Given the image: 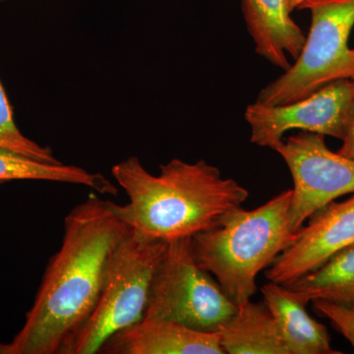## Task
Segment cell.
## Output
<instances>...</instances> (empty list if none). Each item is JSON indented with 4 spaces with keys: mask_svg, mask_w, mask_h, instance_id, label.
<instances>
[{
    "mask_svg": "<svg viewBox=\"0 0 354 354\" xmlns=\"http://www.w3.org/2000/svg\"><path fill=\"white\" fill-rule=\"evenodd\" d=\"M130 230L118 205L95 194L70 211L13 354L60 353L95 308L109 261Z\"/></svg>",
    "mask_w": 354,
    "mask_h": 354,
    "instance_id": "1",
    "label": "cell"
},
{
    "mask_svg": "<svg viewBox=\"0 0 354 354\" xmlns=\"http://www.w3.org/2000/svg\"><path fill=\"white\" fill-rule=\"evenodd\" d=\"M160 169L153 176L136 157L111 169L128 197L127 204L118 205L121 216L132 230L151 239H191L249 197L246 188L225 178L218 167L204 160L190 164L174 158Z\"/></svg>",
    "mask_w": 354,
    "mask_h": 354,
    "instance_id": "2",
    "label": "cell"
},
{
    "mask_svg": "<svg viewBox=\"0 0 354 354\" xmlns=\"http://www.w3.org/2000/svg\"><path fill=\"white\" fill-rule=\"evenodd\" d=\"M292 191L254 209H230L215 225L191 237L198 265L215 277L225 295L241 305L255 295L256 279L290 245Z\"/></svg>",
    "mask_w": 354,
    "mask_h": 354,
    "instance_id": "3",
    "label": "cell"
},
{
    "mask_svg": "<svg viewBox=\"0 0 354 354\" xmlns=\"http://www.w3.org/2000/svg\"><path fill=\"white\" fill-rule=\"evenodd\" d=\"M167 245L130 230L109 261L95 308L59 354L99 353L111 335L144 318L153 274Z\"/></svg>",
    "mask_w": 354,
    "mask_h": 354,
    "instance_id": "4",
    "label": "cell"
},
{
    "mask_svg": "<svg viewBox=\"0 0 354 354\" xmlns=\"http://www.w3.org/2000/svg\"><path fill=\"white\" fill-rule=\"evenodd\" d=\"M299 9L311 12L304 48L290 69L261 90L258 104H291L334 81L354 79V50L348 46L354 0H306Z\"/></svg>",
    "mask_w": 354,
    "mask_h": 354,
    "instance_id": "5",
    "label": "cell"
},
{
    "mask_svg": "<svg viewBox=\"0 0 354 354\" xmlns=\"http://www.w3.org/2000/svg\"><path fill=\"white\" fill-rule=\"evenodd\" d=\"M236 308L218 281L198 265L189 237L169 242L153 274L144 317L218 333Z\"/></svg>",
    "mask_w": 354,
    "mask_h": 354,
    "instance_id": "6",
    "label": "cell"
},
{
    "mask_svg": "<svg viewBox=\"0 0 354 354\" xmlns=\"http://www.w3.org/2000/svg\"><path fill=\"white\" fill-rule=\"evenodd\" d=\"M274 151L285 160L295 184L290 208L295 234L319 209L337 198L354 194V160L332 152L324 135L300 131Z\"/></svg>",
    "mask_w": 354,
    "mask_h": 354,
    "instance_id": "7",
    "label": "cell"
},
{
    "mask_svg": "<svg viewBox=\"0 0 354 354\" xmlns=\"http://www.w3.org/2000/svg\"><path fill=\"white\" fill-rule=\"evenodd\" d=\"M353 102L354 79H341L291 104H249L244 118L250 127V141L274 150L292 129L344 139Z\"/></svg>",
    "mask_w": 354,
    "mask_h": 354,
    "instance_id": "8",
    "label": "cell"
},
{
    "mask_svg": "<svg viewBox=\"0 0 354 354\" xmlns=\"http://www.w3.org/2000/svg\"><path fill=\"white\" fill-rule=\"evenodd\" d=\"M308 220L268 268L265 276L270 281L291 283L354 243V195L344 202H330Z\"/></svg>",
    "mask_w": 354,
    "mask_h": 354,
    "instance_id": "9",
    "label": "cell"
},
{
    "mask_svg": "<svg viewBox=\"0 0 354 354\" xmlns=\"http://www.w3.org/2000/svg\"><path fill=\"white\" fill-rule=\"evenodd\" d=\"M102 354H225L218 333L201 332L167 319L144 317L102 344Z\"/></svg>",
    "mask_w": 354,
    "mask_h": 354,
    "instance_id": "10",
    "label": "cell"
},
{
    "mask_svg": "<svg viewBox=\"0 0 354 354\" xmlns=\"http://www.w3.org/2000/svg\"><path fill=\"white\" fill-rule=\"evenodd\" d=\"M241 9L256 53L283 71L290 69L286 55L297 59L306 36L291 18L288 0H241Z\"/></svg>",
    "mask_w": 354,
    "mask_h": 354,
    "instance_id": "11",
    "label": "cell"
},
{
    "mask_svg": "<svg viewBox=\"0 0 354 354\" xmlns=\"http://www.w3.org/2000/svg\"><path fill=\"white\" fill-rule=\"evenodd\" d=\"M261 292L290 354L342 353L330 346L327 328L307 313V304L288 286L270 281L262 286Z\"/></svg>",
    "mask_w": 354,
    "mask_h": 354,
    "instance_id": "12",
    "label": "cell"
},
{
    "mask_svg": "<svg viewBox=\"0 0 354 354\" xmlns=\"http://www.w3.org/2000/svg\"><path fill=\"white\" fill-rule=\"evenodd\" d=\"M220 342L228 354H290L276 319L265 302L250 300L218 330Z\"/></svg>",
    "mask_w": 354,
    "mask_h": 354,
    "instance_id": "13",
    "label": "cell"
},
{
    "mask_svg": "<svg viewBox=\"0 0 354 354\" xmlns=\"http://www.w3.org/2000/svg\"><path fill=\"white\" fill-rule=\"evenodd\" d=\"M285 286L305 304L324 300L354 310V243L335 253L318 269Z\"/></svg>",
    "mask_w": 354,
    "mask_h": 354,
    "instance_id": "14",
    "label": "cell"
},
{
    "mask_svg": "<svg viewBox=\"0 0 354 354\" xmlns=\"http://www.w3.org/2000/svg\"><path fill=\"white\" fill-rule=\"evenodd\" d=\"M9 180H44L87 186L100 194L118 195V188L101 174L76 165L48 164L0 148V183Z\"/></svg>",
    "mask_w": 354,
    "mask_h": 354,
    "instance_id": "15",
    "label": "cell"
},
{
    "mask_svg": "<svg viewBox=\"0 0 354 354\" xmlns=\"http://www.w3.org/2000/svg\"><path fill=\"white\" fill-rule=\"evenodd\" d=\"M0 148L11 151L25 157L48 162V164H62L53 155L50 147H44L27 138L21 133L15 123L12 106L3 85L0 81Z\"/></svg>",
    "mask_w": 354,
    "mask_h": 354,
    "instance_id": "16",
    "label": "cell"
},
{
    "mask_svg": "<svg viewBox=\"0 0 354 354\" xmlns=\"http://www.w3.org/2000/svg\"><path fill=\"white\" fill-rule=\"evenodd\" d=\"M313 308L327 317L337 332L341 333L354 348V310L330 304L324 300H314Z\"/></svg>",
    "mask_w": 354,
    "mask_h": 354,
    "instance_id": "17",
    "label": "cell"
},
{
    "mask_svg": "<svg viewBox=\"0 0 354 354\" xmlns=\"http://www.w3.org/2000/svg\"><path fill=\"white\" fill-rule=\"evenodd\" d=\"M342 141V146L339 149V153L344 157L354 160V102L346 135H344Z\"/></svg>",
    "mask_w": 354,
    "mask_h": 354,
    "instance_id": "18",
    "label": "cell"
},
{
    "mask_svg": "<svg viewBox=\"0 0 354 354\" xmlns=\"http://www.w3.org/2000/svg\"><path fill=\"white\" fill-rule=\"evenodd\" d=\"M306 0H288V6H290V9L291 12L295 9H299V7L304 3Z\"/></svg>",
    "mask_w": 354,
    "mask_h": 354,
    "instance_id": "19",
    "label": "cell"
},
{
    "mask_svg": "<svg viewBox=\"0 0 354 354\" xmlns=\"http://www.w3.org/2000/svg\"><path fill=\"white\" fill-rule=\"evenodd\" d=\"M0 354H13L11 344H0Z\"/></svg>",
    "mask_w": 354,
    "mask_h": 354,
    "instance_id": "20",
    "label": "cell"
},
{
    "mask_svg": "<svg viewBox=\"0 0 354 354\" xmlns=\"http://www.w3.org/2000/svg\"><path fill=\"white\" fill-rule=\"evenodd\" d=\"M6 1V0H0V2Z\"/></svg>",
    "mask_w": 354,
    "mask_h": 354,
    "instance_id": "21",
    "label": "cell"
},
{
    "mask_svg": "<svg viewBox=\"0 0 354 354\" xmlns=\"http://www.w3.org/2000/svg\"><path fill=\"white\" fill-rule=\"evenodd\" d=\"M0 184H1V183H0Z\"/></svg>",
    "mask_w": 354,
    "mask_h": 354,
    "instance_id": "22",
    "label": "cell"
}]
</instances>
